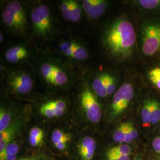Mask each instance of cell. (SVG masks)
<instances>
[{"label": "cell", "mask_w": 160, "mask_h": 160, "mask_svg": "<svg viewBox=\"0 0 160 160\" xmlns=\"http://www.w3.org/2000/svg\"><path fill=\"white\" fill-rule=\"evenodd\" d=\"M33 52L24 43L13 45L7 49L4 53V59L6 63L12 65H17L26 62L31 59Z\"/></svg>", "instance_id": "cell-12"}, {"label": "cell", "mask_w": 160, "mask_h": 160, "mask_svg": "<svg viewBox=\"0 0 160 160\" xmlns=\"http://www.w3.org/2000/svg\"><path fill=\"white\" fill-rule=\"evenodd\" d=\"M1 17L6 28L17 37L28 38L29 20L26 7L22 2L11 1L3 8Z\"/></svg>", "instance_id": "cell-5"}, {"label": "cell", "mask_w": 160, "mask_h": 160, "mask_svg": "<svg viewBox=\"0 0 160 160\" xmlns=\"http://www.w3.org/2000/svg\"><path fill=\"white\" fill-rule=\"evenodd\" d=\"M136 40V32L132 24L126 18H119L105 31L102 42L106 50L112 56L125 59L131 57Z\"/></svg>", "instance_id": "cell-1"}, {"label": "cell", "mask_w": 160, "mask_h": 160, "mask_svg": "<svg viewBox=\"0 0 160 160\" xmlns=\"http://www.w3.org/2000/svg\"><path fill=\"white\" fill-rule=\"evenodd\" d=\"M138 137V131L131 122H127V138L126 143L132 142Z\"/></svg>", "instance_id": "cell-26"}, {"label": "cell", "mask_w": 160, "mask_h": 160, "mask_svg": "<svg viewBox=\"0 0 160 160\" xmlns=\"http://www.w3.org/2000/svg\"><path fill=\"white\" fill-rule=\"evenodd\" d=\"M106 160H118L114 154H113L110 151H108L106 154Z\"/></svg>", "instance_id": "cell-31"}, {"label": "cell", "mask_w": 160, "mask_h": 160, "mask_svg": "<svg viewBox=\"0 0 160 160\" xmlns=\"http://www.w3.org/2000/svg\"><path fill=\"white\" fill-rule=\"evenodd\" d=\"M59 8L62 16L66 21L74 23L80 21L83 11L81 3L75 0H64Z\"/></svg>", "instance_id": "cell-14"}, {"label": "cell", "mask_w": 160, "mask_h": 160, "mask_svg": "<svg viewBox=\"0 0 160 160\" xmlns=\"http://www.w3.org/2000/svg\"><path fill=\"white\" fill-rule=\"evenodd\" d=\"M71 139V135L61 129H55L52 132V142L58 150L66 149Z\"/></svg>", "instance_id": "cell-18"}, {"label": "cell", "mask_w": 160, "mask_h": 160, "mask_svg": "<svg viewBox=\"0 0 160 160\" xmlns=\"http://www.w3.org/2000/svg\"><path fill=\"white\" fill-rule=\"evenodd\" d=\"M160 121V104L157 100H152L150 123L155 125Z\"/></svg>", "instance_id": "cell-23"}, {"label": "cell", "mask_w": 160, "mask_h": 160, "mask_svg": "<svg viewBox=\"0 0 160 160\" xmlns=\"http://www.w3.org/2000/svg\"><path fill=\"white\" fill-rule=\"evenodd\" d=\"M134 97V90L131 84L126 82L122 84L114 94L110 106V118L116 119L123 113Z\"/></svg>", "instance_id": "cell-7"}, {"label": "cell", "mask_w": 160, "mask_h": 160, "mask_svg": "<svg viewBox=\"0 0 160 160\" xmlns=\"http://www.w3.org/2000/svg\"><path fill=\"white\" fill-rule=\"evenodd\" d=\"M110 151V150H109ZM110 152H112L111 151H110ZM113 154L115 155V156L116 157L118 160H131L129 155H123L116 154L113 153V152H112Z\"/></svg>", "instance_id": "cell-30"}, {"label": "cell", "mask_w": 160, "mask_h": 160, "mask_svg": "<svg viewBox=\"0 0 160 160\" xmlns=\"http://www.w3.org/2000/svg\"><path fill=\"white\" fill-rule=\"evenodd\" d=\"M0 37H1V43H2L4 41V36L3 34H2V33H1Z\"/></svg>", "instance_id": "cell-32"}, {"label": "cell", "mask_w": 160, "mask_h": 160, "mask_svg": "<svg viewBox=\"0 0 160 160\" xmlns=\"http://www.w3.org/2000/svg\"><path fill=\"white\" fill-rule=\"evenodd\" d=\"M45 138V132L39 126H33L29 131L28 135V142L32 147H40L43 142Z\"/></svg>", "instance_id": "cell-19"}, {"label": "cell", "mask_w": 160, "mask_h": 160, "mask_svg": "<svg viewBox=\"0 0 160 160\" xmlns=\"http://www.w3.org/2000/svg\"><path fill=\"white\" fill-rule=\"evenodd\" d=\"M17 160H51L50 158L45 155H34L26 157H23Z\"/></svg>", "instance_id": "cell-28"}, {"label": "cell", "mask_w": 160, "mask_h": 160, "mask_svg": "<svg viewBox=\"0 0 160 160\" xmlns=\"http://www.w3.org/2000/svg\"><path fill=\"white\" fill-rule=\"evenodd\" d=\"M59 51L65 57L78 62L86 61L89 57L87 48L74 40H64L58 44Z\"/></svg>", "instance_id": "cell-13"}, {"label": "cell", "mask_w": 160, "mask_h": 160, "mask_svg": "<svg viewBox=\"0 0 160 160\" xmlns=\"http://www.w3.org/2000/svg\"><path fill=\"white\" fill-rule=\"evenodd\" d=\"M19 151L18 145L12 142L0 151V160H17V155Z\"/></svg>", "instance_id": "cell-20"}, {"label": "cell", "mask_w": 160, "mask_h": 160, "mask_svg": "<svg viewBox=\"0 0 160 160\" xmlns=\"http://www.w3.org/2000/svg\"><path fill=\"white\" fill-rule=\"evenodd\" d=\"M18 109L12 104L6 102L1 103L0 108V132L7 128L12 122L20 114Z\"/></svg>", "instance_id": "cell-16"}, {"label": "cell", "mask_w": 160, "mask_h": 160, "mask_svg": "<svg viewBox=\"0 0 160 160\" xmlns=\"http://www.w3.org/2000/svg\"><path fill=\"white\" fill-rule=\"evenodd\" d=\"M148 77L151 82L160 90V67L152 69L149 72Z\"/></svg>", "instance_id": "cell-25"}, {"label": "cell", "mask_w": 160, "mask_h": 160, "mask_svg": "<svg viewBox=\"0 0 160 160\" xmlns=\"http://www.w3.org/2000/svg\"><path fill=\"white\" fill-rule=\"evenodd\" d=\"M81 4L87 16L92 20L101 17L108 7V2L104 0H84Z\"/></svg>", "instance_id": "cell-15"}, {"label": "cell", "mask_w": 160, "mask_h": 160, "mask_svg": "<svg viewBox=\"0 0 160 160\" xmlns=\"http://www.w3.org/2000/svg\"><path fill=\"white\" fill-rule=\"evenodd\" d=\"M135 160H142L141 158H139V157H137V158H135Z\"/></svg>", "instance_id": "cell-33"}, {"label": "cell", "mask_w": 160, "mask_h": 160, "mask_svg": "<svg viewBox=\"0 0 160 160\" xmlns=\"http://www.w3.org/2000/svg\"><path fill=\"white\" fill-rule=\"evenodd\" d=\"M78 100L86 119L92 123L100 122L103 115L102 109L98 96L92 89L91 85L86 84L81 87Z\"/></svg>", "instance_id": "cell-6"}, {"label": "cell", "mask_w": 160, "mask_h": 160, "mask_svg": "<svg viewBox=\"0 0 160 160\" xmlns=\"http://www.w3.org/2000/svg\"><path fill=\"white\" fill-rule=\"evenodd\" d=\"M97 148V142L94 138L86 136L78 145V152L81 160H92Z\"/></svg>", "instance_id": "cell-17"}, {"label": "cell", "mask_w": 160, "mask_h": 160, "mask_svg": "<svg viewBox=\"0 0 160 160\" xmlns=\"http://www.w3.org/2000/svg\"><path fill=\"white\" fill-rule=\"evenodd\" d=\"M160 50V24H150L144 29L142 51L145 55L152 56Z\"/></svg>", "instance_id": "cell-10"}, {"label": "cell", "mask_w": 160, "mask_h": 160, "mask_svg": "<svg viewBox=\"0 0 160 160\" xmlns=\"http://www.w3.org/2000/svg\"><path fill=\"white\" fill-rule=\"evenodd\" d=\"M139 4L147 9H153L160 6V0H140Z\"/></svg>", "instance_id": "cell-27"}, {"label": "cell", "mask_w": 160, "mask_h": 160, "mask_svg": "<svg viewBox=\"0 0 160 160\" xmlns=\"http://www.w3.org/2000/svg\"><path fill=\"white\" fill-rule=\"evenodd\" d=\"M152 147L155 151L160 155V137L155 138L153 140Z\"/></svg>", "instance_id": "cell-29"}, {"label": "cell", "mask_w": 160, "mask_h": 160, "mask_svg": "<svg viewBox=\"0 0 160 160\" xmlns=\"http://www.w3.org/2000/svg\"><path fill=\"white\" fill-rule=\"evenodd\" d=\"M91 86L98 97L106 98L116 92V80L113 75L102 72L92 79Z\"/></svg>", "instance_id": "cell-11"}, {"label": "cell", "mask_w": 160, "mask_h": 160, "mask_svg": "<svg viewBox=\"0 0 160 160\" xmlns=\"http://www.w3.org/2000/svg\"><path fill=\"white\" fill-rule=\"evenodd\" d=\"M33 72L26 67H18L9 69L3 74V88L7 94L17 97L31 95L35 89Z\"/></svg>", "instance_id": "cell-3"}, {"label": "cell", "mask_w": 160, "mask_h": 160, "mask_svg": "<svg viewBox=\"0 0 160 160\" xmlns=\"http://www.w3.org/2000/svg\"><path fill=\"white\" fill-rule=\"evenodd\" d=\"M36 69L40 80L52 90L65 91L74 84L72 71L57 58L50 55L40 58Z\"/></svg>", "instance_id": "cell-2"}, {"label": "cell", "mask_w": 160, "mask_h": 160, "mask_svg": "<svg viewBox=\"0 0 160 160\" xmlns=\"http://www.w3.org/2000/svg\"><path fill=\"white\" fill-rule=\"evenodd\" d=\"M127 138V122L121 123L115 130L113 138L116 143H126Z\"/></svg>", "instance_id": "cell-21"}, {"label": "cell", "mask_w": 160, "mask_h": 160, "mask_svg": "<svg viewBox=\"0 0 160 160\" xmlns=\"http://www.w3.org/2000/svg\"><path fill=\"white\" fill-rule=\"evenodd\" d=\"M30 110L27 108L23 110L17 118L12 122L7 128L0 132V151L11 143L22 132L28 120Z\"/></svg>", "instance_id": "cell-8"}, {"label": "cell", "mask_w": 160, "mask_h": 160, "mask_svg": "<svg viewBox=\"0 0 160 160\" xmlns=\"http://www.w3.org/2000/svg\"><path fill=\"white\" fill-rule=\"evenodd\" d=\"M31 34L39 43L51 40L56 33L55 17L51 8L45 4H39L32 9L30 15Z\"/></svg>", "instance_id": "cell-4"}, {"label": "cell", "mask_w": 160, "mask_h": 160, "mask_svg": "<svg viewBox=\"0 0 160 160\" xmlns=\"http://www.w3.org/2000/svg\"><path fill=\"white\" fill-rule=\"evenodd\" d=\"M68 106V102L64 98H51L41 103L38 110L42 116L52 119L63 116Z\"/></svg>", "instance_id": "cell-9"}, {"label": "cell", "mask_w": 160, "mask_h": 160, "mask_svg": "<svg viewBox=\"0 0 160 160\" xmlns=\"http://www.w3.org/2000/svg\"><path fill=\"white\" fill-rule=\"evenodd\" d=\"M151 102L152 100L148 99L143 103L142 108L141 109V116L143 124L147 125L150 124L151 113Z\"/></svg>", "instance_id": "cell-22"}, {"label": "cell", "mask_w": 160, "mask_h": 160, "mask_svg": "<svg viewBox=\"0 0 160 160\" xmlns=\"http://www.w3.org/2000/svg\"><path fill=\"white\" fill-rule=\"evenodd\" d=\"M109 150L116 154L130 155L131 153V148L128 143H120Z\"/></svg>", "instance_id": "cell-24"}]
</instances>
